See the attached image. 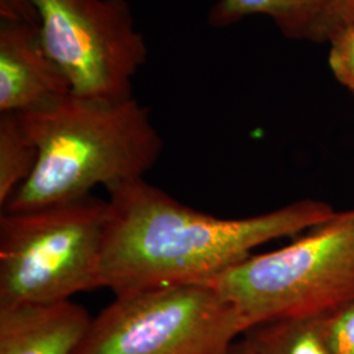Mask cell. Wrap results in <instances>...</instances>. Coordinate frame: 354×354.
I'll use <instances>...</instances> for the list:
<instances>
[{
  "mask_svg": "<svg viewBox=\"0 0 354 354\" xmlns=\"http://www.w3.org/2000/svg\"><path fill=\"white\" fill-rule=\"evenodd\" d=\"M106 189L111 219L100 285L115 295L210 283L259 245L317 227L337 214L328 203L306 200L264 214L225 219L178 203L145 178Z\"/></svg>",
  "mask_w": 354,
  "mask_h": 354,
  "instance_id": "6da1fadb",
  "label": "cell"
},
{
  "mask_svg": "<svg viewBox=\"0 0 354 354\" xmlns=\"http://www.w3.org/2000/svg\"><path fill=\"white\" fill-rule=\"evenodd\" d=\"M17 114L37 147V163L1 207L6 213L71 203L97 185L143 178L163 151L149 111L134 97L102 102L71 93Z\"/></svg>",
  "mask_w": 354,
  "mask_h": 354,
  "instance_id": "7a4b0ae2",
  "label": "cell"
},
{
  "mask_svg": "<svg viewBox=\"0 0 354 354\" xmlns=\"http://www.w3.org/2000/svg\"><path fill=\"white\" fill-rule=\"evenodd\" d=\"M210 285L247 330L283 317L328 315L354 299V209L283 248L248 256Z\"/></svg>",
  "mask_w": 354,
  "mask_h": 354,
  "instance_id": "3957f363",
  "label": "cell"
},
{
  "mask_svg": "<svg viewBox=\"0 0 354 354\" xmlns=\"http://www.w3.org/2000/svg\"><path fill=\"white\" fill-rule=\"evenodd\" d=\"M111 219L108 200L0 214V304L68 301L102 288V251Z\"/></svg>",
  "mask_w": 354,
  "mask_h": 354,
  "instance_id": "277c9868",
  "label": "cell"
},
{
  "mask_svg": "<svg viewBox=\"0 0 354 354\" xmlns=\"http://www.w3.org/2000/svg\"><path fill=\"white\" fill-rule=\"evenodd\" d=\"M245 330L213 285H172L115 295L74 354H225Z\"/></svg>",
  "mask_w": 354,
  "mask_h": 354,
  "instance_id": "5b68a950",
  "label": "cell"
},
{
  "mask_svg": "<svg viewBox=\"0 0 354 354\" xmlns=\"http://www.w3.org/2000/svg\"><path fill=\"white\" fill-rule=\"evenodd\" d=\"M42 44L73 95L102 102L133 97L147 45L127 0H30Z\"/></svg>",
  "mask_w": 354,
  "mask_h": 354,
  "instance_id": "8992f818",
  "label": "cell"
},
{
  "mask_svg": "<svg viewBox=\"0 0 354 354\" xmlns=\"http://www.w3.org/2000/svg\"><path fill=\"white\" fill-rule=\"evenodd\" d=\"M71 93L38 26L0 21V113L36 112Z\"/></svg>",
  "mask_w": 354,
  "mask_h": 354,
  "instance_id": "52a82bcc",
  "label": "cell"
},
{
  "mask_svg": "<svg viewBox=\"0 0 354 354\" xmlns=\"http://www.w3.org/2000/svg\"><path fill=\"white\" fill-rule=\"evenodd\" d=\"M92 320L70 299L0 304V354H74Z\"/></svg>",
  "mask_w": 354,
  "mask_h": 354,
  "instance_id": "ba28073f",
  "label": "cell"
},
{
  "mask_svg": "<svg viewBox=\"0 0 354 354\" xmlns=\"http://www.w3.org/2000/svg\"><path fill=\"white\" fill-rule=\"evenodd\" d=\"M324 6L326 0H219L209 21L228 26L250 16H266L286 37L314 42Z\"/></svg>",
  "mask_w": 354,
  "mask_h": 354,
  "instance_id": "9c48e42d",
  "label": "cell"
},
{
  "mask_svg": "<svg viewBox=\"0 0 354 354\" xmlns=\"http://www.w3.org/2000/svg\"><path fill=\"white\" fill-rule=\"evenodd\" d=\"M254 354H332L319 317H283L244 332Z\"/></svg>",
  "mask_w": 354,
  "mask_h": 354,
  "instance_id": "30bf717a",
  "label": "cell"
},
{
  "mask_svg": "<svg viewBox=\"0 0 354 354\" xmlns=\"http://www.w3.org/2000/svg\"><path fill=\"white\" fill-rule=\"evenodd\" d=\"M38 151L21 117L0 113V207L32 175Z\"/></svg>",
  "mask_w": 354,
  "mask_h": 354,
  "instance_id": "8fae6325",
  "label": "cell"
},
{
  "mask_svg": "<svg viewBox=\"0 0 354 354\" xmlns=\"http://www.w3.org/2000/svg\"><path fill=\"white\" fill-rule=\"evenodd\" d=\"M328 64L332 75L354 93V19L329 37Z\"/></svg>",
  "mask_w": 354,
  "mask_h": 354,
  "instance_id": "7c38bea8",
  "label": "cell"
},
{
  "mask_svg": "<svg viewBox=\"0 0 354 354\" xmlns=\"http://www.w3.org/2000/svg\"><path fill=\"white\" fill-rule=\"evenodd\" d=\"M319 320L332 354H354V299Z\"/></svg>",
  "mask_w": 354,
  "mask_h": 354,
  "instance_id": "4fadbf2b",
  "label": "cell"
},
{
  "mask_svg": "<svg viewBox=\"0 0 354 354\" xmlns=\"http://www.w3.org/2000/svg\"><path fill=\"white\" fill-rule=\"evenodd\" d=\"M354 19V0H326L317 24L315 42H328L333 32Z\"/></svg>",
  "mask_w": 354,
  "mask_h": 354,
  "instance_id": "5bb4252c",
  "label": "cell"
},
{
  "mask_svg": "<svg viewBox=\"0 0 354 354\" xmlns=\"http://www.w3.org/2000/svg\"><path fill=\"white\" fill-rule=\"evenodd\" d=\"M0 21H20L38 26V16L30 0H0Z\"/></svg>",
  "mask_w": 354,
  "mask_h": 354,
  "instance_id": "9a60e30c",
  "label": "cell"
},
{
  "mask_svg": "<svg viewBox=\"0 0 354 354\" xmlns=\"http://www.w3.org/2000/svg\"><path fill=\"white\" fill-rule=\"evenodd\" d=\"M225 354H254L250 342L245 339H241L239 342H235Z\"/></svg>",
  "mask_w": 354,
  "mask_h": 354,
  "instance_id": "2e32d148",
  "label": "cell"
}]
</instances>
